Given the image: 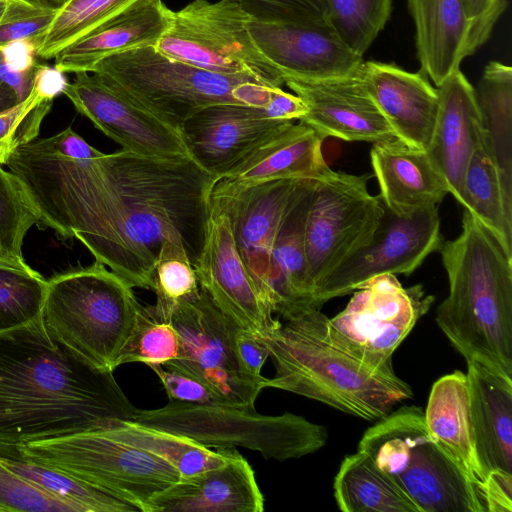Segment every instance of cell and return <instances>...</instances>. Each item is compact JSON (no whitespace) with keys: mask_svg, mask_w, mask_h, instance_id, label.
Instances as JSON below:
<instances>
[{"mask_svg":"<svg viewBox=\"0 0 512 512\" xmlns=\"http://www.w3.org/2000/svg\"><path fill=\"white\" fill-rule=\"evenodd\" d=\"M71 126L21 145L5 165L40 224L77 239L133 288L152 290L166 241L195 264L206 235L216 179L191 157L161 159L97 151Z\"/></svg>","mask_w":512,"mask_h":512,"instance_id":"obj_1","label":"cell"},{"mask_svg":"<svg viewBox=\"0 0 512 512\" xmlns=\"http://www.w3.org/2000/svg\"><path fill=\"white\" fill-rule=\"evenodd\" d=\"M136 409L112 371L55 340L42 316L0 331V444L107 429Z\"/></svg>","mask_w":512,"mask_h":512,"instance_id":"obj_2","label":"cell"},{"mask_svg":"<svg viewBox=\"0 0 512 512\" xmlns=\"http://www.w3.org/2000/svg\"><path fill=\"white\" fill-rule=\"evenodd\" d=\"M284 320L259 337L275 368L264 389L288 391L369 421L412 398V388L393 365H375L356 354L320 309Z\"/></svg>","mask_w":512,"mask_h":512,"instance_id":"obj_3","label":"cell"},{"mask_svg":"<svg viewBox=\"0 0 512 512\" xmlns=\"http://www.w3.org/2000/svg\"><path fill=\"white\" fill-rule=\"evenodd\" d=\"M438 251L449 281L439 328L466 362L512 378V255L466 209L460 235Z\"/></svg>","mask_w":512,"mask_h":512,"instance_id":"obj_4","label":"cell"},{"mask_svg":"<svg viewBox=\"0 0 512 512\" xmlns=\"http://www.w3.org/2000/svg\"><path fill=\"white\" fill-rule=\"evenodd\" d=\"M181 133L202 109L221 103L264 107L278 88L242 76L213 73L144 46L111 55L91 71Z\"/></svg>","mask_w":512,"mask_h":512,"instance_id":"obj_5","label":"cell"},{"mask_svg":"<svg viewBox=\"0 0 512 512\" xmlns=\"http://www.w3.org/2000/svg\"><path fill=\"white\" fill-rule=\"evenodd\" d=\"M140 307L133 287L95 261L47 280L41 316L55 340L94 367L113 372Z\"/></svg>","mask_w":512,"mask_h":512,"instance_id":"obj_6","label":"cell"},{"mask_svg":"<svg viewBox=\"0 0 512 512\" xmlns=\"http://www.w3.org/2000/svg\"><path fill=\"white\" fill-rule=\"evenodd\" d=\"M357 451L394 479L419 512H486L477 487L431 435L420 407L403 406L379 419Z\"/></svg>","mask_w":512,"mask_h":512,"instance_id":"obj_7","label":"cell"},{"mask_svg":"<svg viewBox=\"0 0 512 512\" xmlns=\"http://www.w3.org/2000/svg\"><path fill=\"white\" fill-rule=\"evenodd\" d=\"M132 421L172 432L208 447H243L265 459L284 461L314 453L328 440L322 425L293 414L262 415L254 408L170 401L136 409Z\"/></svg>","mask_w":512,"mask_h":512,"instance_id":"obj_8","label":"cell"},{"mask_svg":"<svg viewBox=\"0 0 512 512\" xmlns=\"http://www.w3.org/2000/svg\"><path fill=\"white\" fill-rule=\"evenodd\" d=\"M15 448L24 458L94 485L141 512H150L154 496L181 479L180 473L165 460L116 440L102 430L30 442Z\"/></svg>","mask_w":512,"mask_h":512,"instance_id":"obj_9","label":"cell"},{"mask_svg":"<svg viewBox=\"0 0 512 512\" xmlns=\"http://www.w3.org/2000/svg\"><path fill=\"white\" fill-rule=\"evenodd\" d=\"M250 19L235 0H193L172 11L169 28L155 48L168 58L200 69L282 88L283 75L263 56L249 33Z\"/></svg>","mask_w":512,"mask_h":512,"instance_id":"obj_10","label":"cell"},{"mask_svg":"<svg viewBox=\"0 0 512 512\" xmlns=\"http://www.w3.org/2000/svg\"><path fill=\"white\" fill-rule=\"evenodd\" d=\"M149 315L169 321L176 329L178 356L163 364L205 385L224 405L254 408L261 383L239 368L234 334L240 328L211 301L201 288L197 294L167 308L145 306Z\"/></svg>","mask_w":512,"mask_h":512,"instance_id":"obj_11","label":"cell"},{"mask_svg":"<svg viewBox=\"0 0 512 512\" xmlns=\"http://www.w3.org/2000/svg\"><path fill=\"white\" fill-rule=\"evenodd\" d=\"M369 175L332 170L314 176L305 225L308 272L315 289L322 279L372 240L384 214L368 190Z\"/></svg>","mask_w":512,"mask_h":512,"instance_id":"obj_12","label":"cell"},{"mask_svg":"<svg viewBox=\"0 0 512 512\" xmlns=\"http://www.w3.org/2000/svg\"><path fill=\"white\" fill-rule=\"evenodd\" d=\"M434 302L420 284L405 288L393 274L375 277L355 290L331 326L360 357L392 364L395 350Z\"/></svg>","mask_w":512,"mask_h":512,"instance_id":"obj_13","label":"cell"},{"mask_svg":"<svg viewBox=\"0 0 512 512\" xmlns=\"http://www.w3.org/2000/svg\"><path fill=\"white\" fill-rule=\"evenodd\" d=\"M437 207L401 217L384 206L381 222L368 245L327 274L314 293L315 305L347 295L385 274L413 273L443 243Z\"/></svg>","mask_w":512,"mask_h":512,"instance_id":"obj_14","label":"cell"},{"mask_svg":"<svg viewBox=\"0 0 512 512\" xmlns=\"http://www.w3.org/2000/svg\"><path fill=\"white\" fill-rule=\"evenodd\" d=\"M193 267L200 288L240 328L264 337L279 324L238 251L228 216L211 201L204 245Z\"/></svg>","mask_w":512,"mask_h":512,"instance_id":"obj_15","label":"cell"},{"mask_svg":"<svg viewBox=\"0 0 512 512\" xmlns=\"http://www.w3.org/2000/svg\"><path fill=\"white\" fill-rule=\"evenodd\" d=\"M75 109L123 150L140 156L190 157L181 133L92 72L75 74L63 93Z\"/></svg>","mask_w":512,"mask_h":512,"instance_id":"obj_16","label":"cell"},{"mask_svg":"<svg viewBox=\"0 0 512 512\" xmlns=\"http://www.w3.org/2000/svg\"><path fill=\"white\" fill-rule=\"evenodd\" d=\"M301 179L253 184L220 179L211 192L210 201L228 216L238 251L265 301L272 247Z\"/></svg>","mask_w":512,"mask_h":512,"instance_id":"obj_17","label":"cell"},{"mask_svg":"<svg viewBox=\"0 0 512 512\" xmlns=\"http://www.w3.org/2000/svg\"><path fill=\"white\" fill-rule=\"evenodd\" d=\"M293 122L272 118L265 106L221 103L192 116L181 135L189 156L218 181Z\"/></svg>","mask_w":512,"mask_h":512,"instance_id":"obj_18","label":"cell"},{"mask_svg":"<svg viewBox=\"0 0 512 512\" xmlns=\"http://www.w3.org/2000/svg\"><path fill=\"white\" fill-rule=\"evenodd\" d=\"M247 26L259 51L283 78L346 77L356 75L363 62L329 23H267L250 19Z\"/></svg>","mask_w":512,"mask_h":512,"instance_id":"obj_19","label":"cell"},{"mask_svg":"<svg viewBox=\"0 0 512 512\" xmlns=\"http://www.w3.org/2000/svg\"><path fill=\"white\" fill-rule=\"evenodd\" d=\"M284 84L305 104L298 121L324 139L336 137L353 142H385L395 136L356 75L305 80L284 77Z\"/></svg>","mask_w":512,"mask_h":512,"instance_id":"obj_20","label":"cell"},{"mask_svg":"<svg viewBox=\"0 0 512 512\" xmlns=\"http://www.w3.org/2000/svg\"><path fill=\"white\" fill-rule=\"evenodd\" d=\"M396 139L425 150L431 141L439 96L427 76L394 64L363 61L357 72Z\"/></svg>","mask_w":512,"mask_h":512,"instance_id":"obj_21","label":"cell"},{"mask_svg":"<svg viewBox=\"0 0 512 512\" xmlns=\"http://www.w3.org/2000/svg\"><path fill=\"white\" fill-rule=\"evenodd\" d=\"M436 88L439 106L426 153L460 204L465 171L484 137L481 114L475 89L460 69Z\"/></svg>","mask_w":512,"mask_h":512,"instance_id":"obj_22","label":"cell"},{"mask_svg":"<svg viewBox=\"0 0 512 512\" xmlns=\"http://www.w3.org/2000/svg\"><path fill=\"white\" fill-rule=\"evenodd\" d=\"M314 184L301 179L274 241L265 299L272 312L287 319L318 309L305 252V225Z\"/></svg>","mask_w":512,"mask_h":512,"instance_id":"obj_23","label":"cell"},{"mask_svg":"<svg viewBox=\"0 0 512 512\" xmlns=\"http://www.w3.org/2000/svg\"><path fill=\"white\" fill-rule=\"evenodd\" d=\"M171 13L162 0H134L59 51L54 66L64 73L91 72L111 55L156 46L169 28Z\"/></svg>","mask_w":512,"mask_h":512,"instance_id":"obj_24","label":"cell"},{"mask_svg":"<svg viewBox=\"0 0 512 512\" xmlns=\"http://www.w3.org/2000/svg\"><path fill=\"white\" fill-rule=\"evenodd\" d=\"M264 497L249 462L230 447L228 461L159 492L150 512H262Z\"/></svg>","mask_w":512,"mask_h":512,"instance_id":"obj_25","label":"cell"},{"mask_svg":"<svg viewBox=\"0 0 512 512\" xmlns=\"http://www.w3.org/2000/svg\"><path fill=\"white\" fill-rule=\"evenodd\" d=\"M371 166L384 206L401 217L436 207L448 193L447 185L425 150L398 139L374 143Z\"/></svg>","mask_w":512,"mask_h":512,"instance_id":"obj_26","label":"cell"},{"mask_svg":"<svg viewBox=\"0 0 512 512\" xmlns=\"http://www.w3.org/2000/svg\"><path fill=\"white\" fill-rule=\"evenodd\" d=\"M477 454L487 475L512 473V378L467 362Z\"/></svg>","mask_w":512,"mask_h":512,"instance_id":"obj_27","label":"cell"},{"mask_svg":"<svg viewBox=\"0 0 512 512\" xmlns=\"http://www.w3.org/2000/svg\"><path fill=\"white\" fill-rule=\"evenodd\" d=\"M421 71L436 87L470 56L471 21L465 0H408Z\"/></svg>","mask_w":512,"mask_h":512,"instance_id":"obj_28","label":"cell"},{"mask_svg":"<svg viewBox=\"0 0 512 512\" xmlns=\"http://www.w3.org/2000/svg\"><path fill=\"white\" fill-rule=\"evenodd\" d=\"M424 417L431 435L464 470L480 495L486 475L476 450L466 373L456 370L433 384Z\"/></svg>","mask_w":512,"mask_h":512,"instance_id":"obj_29","label":"cell"},{"mask_svg":"<svg viewBox=\"0 0 512 512\" xmlns=\"http://www.w3.org/2000/svg\"><path fill=\"white\" fill-rule=\"evenodd\" d=\"M324 138L299 121L284 127L251 152L222 179L242 184L275 179L313 178L326 164Z\"/></svg>","mask_w":512,"mask_h":512,"instance_id":"obj_30","label":"cell"},{"mask_svg":"<svg viewBox=\"0 0 512 512\" xmlns=\"http://www.w3.org/2000/svg\"><path fill=\"white\" fill-rule=\"evenodd\" d=\"M475 89L485 146L498 171L506 209L512 214V68L489 62Z\"/></svg>","mask_w":512,"mask_h":512,"instance_id":"obj_31","label":"cell"},{"mask_svg":"<svg viewBox=\"0 0 512 512\" xmlns=\"http://www.w3.org/2000/svg\"><path fill=\"white\" fill-rule=\"evenodd\" d=\"M333 490L344 512H419L396 481L359 451L343 459Z\"/></svg>","mask_w":512,"mask_h":512,"instance_id":"obj_32","label":"cell"},{"mask_svg":"<svg viewBox=\"0 0 512 512\" xmlns=\"http://www.w3.org/2000/svg\"><path fill=\"white\" fill-rule=\"evenodd\" d=\"M102 431L116 440L160 457L171 464L181 478L221 467L229 459L230 447L213 451L190 438L131 420H120Z\"/></svg>","mask_w":512,"mask_h":512,"instance_id":"obj_33","label":"cell"},{"mask_svg":"<svg viewBox=\"0 0 512 512\" xmlns=\"http://www.w3.org/2000/svg\"><path fill=\"white\" fill-rule=\"evenodd\" d=\"M0 459L28 482L79 512H139L135 506L94 485L24 458L13 445L0 444Z\"/></svg>","mask_w":512,"mask_h":512,"instance_id":"obj_34","label":"cell"},{"mask_svg":"<svg viewBox=\"0 0 512 512\" xmlns=\"http://www.w3.org/2000/svg\"><path fill=\"white\" fill-rule=\"evenodd\" d=\"M460 204L512 255V214L506 209L498 171L485 146L484 137L465 171Z\"/></svg>","mask_w":512,"mask_h":512,"instance_id":"obj_35","label":"cell"},{"mask_svg":"<svg viewBox=\"0 0 512 512\" xmlns=\"http://www.w3.org/2000/svg\"><path fill=\"white\" fill-rule=\"evenodd\" d=\"M134 0H70L57 11L41 38L37 57L54 59L68 44L110 18Z\"/></svg>","mask_w":512,"mask_h":512,"instance_id":"obj_36","label":"cell"},{"mask_svg":"<svg viewBox=\"0 0 512 512\" xmlns=\"http://www.w3.org/2000/svg\"><path fill=\"white\" fill-rule=\"evenodd\" d=\"M328 21L357 55L369 49L391 13V0H327Z\"/></svg>","mask_w":512,"mask_h":512,"instance_id":"obj_37","label":"cell"},{"mask_svg":"<svg viewBox=\"0 0 512 512\" xmlns=\"http://www.w3.org/2000/svg\"><path fill=\"white\" fill-rule=\"evenodd\" d=\"M39 224V216L20 183L0 164V255L18 268L31 269L22 246L30 228Z\"/></svg>","mask_w":512,"mask_h":512,"instance_id":"obj_38","label":"cell"},{"mask_svg":"<svg viewBox=\"0 0 512 512\" xmlns=\"http://www.w3.org/2000/svg\"><path fill=\"white\" fill-rule=\"evenodd\" d=\"M46 288L47 280L34 269L0 264V331L40 317Z\"/></svg>","mask_w":512,"mask_h":512,"instance_id":"obj_39","label":"cell"},{"mask_svg":"<svg viewBox=\"0 0 512 512\" xmlns=\"http://www.w3.org/2000/svg\"><path fill=\"white\" fill-rule=\"evenodd\" d=\"M179 348V336L173 325L167 320L153 318L141 305L117 366L131 362L163 365L177 358Z\"/></svg>","mask_w":512,"mask_h":512,"instance_id":"obj_40","label":"cell"},{"mask_svg":"<svg viewBox=\"0 0 512 512\" xmlns=\"http://www.w3.org/2000/svg\"><path fill=\"white\" fill-rule=\"evenodd\" d=\"M200 286L195 269L184 246L166 241L155 263L152 291L156 294L155 309L167 308L197 294Z\"/></svg>","mask_w":512,"mask_h":512,"instance_id":"obj_41","label":"cell"},{"mask_svg":"<svg viewBox=\"0 0 512 512\" xmlns=\"http://www.w3.org/2000/svg\"><path fill=\"white\" fill-rule=\"evenodd\" d=\"M53 105L34 89L22 101L0 112V164L21 145L37 139L41 124Z\"/></svg>","mask_w":512,"mask_h":512,"instance_id":"obj_42","label":"cell"},{"mask_svg":"<svg viewBox=\"0 0 512 512\" xmlns=\"http://www.w3.org/2000/svg\"><path fill=\"white\" fill-rule=\"evenodd\" d=\"M0 511L79 512L15 473L0 459Z\"/></svg>","mask_w":512,"mask_h":512,"instance_id":"obj_43","label":"cell"},{"mask_svg":"<svg viewBox=\"0 0 512 512\" xmlns=\"http://www.w3.org/2000/svg\"><path fill=\"white\" fill-rule=\"evenodd\" d=\"M253 20L267 23H329L327 0H235Z\"/></svg>","mask_w":512,"mask_h":512,"instance_id":"obj_44","label":"cell"},{"mask_svg":"<svg viewBox=\"0 0 512 512\" xmlns=\"http://www.w3.org/2000/svg\"><path fill=\"white\" fill-rule=\"evenodd\" d=\"M56 13L26 0H6L5 11L0 19V48L19 39H32L38 48Z\"/></svg>","mask_w":512,"mask_h":512,"instance_id":"obj_45","label":"cell"},{"mask_svg":"<svg viewBox=\"0 0 512 512\" xmlns=\"http://www.w3.org/2000/svg\"><path fill=\"white\" fill-rule=\"evenodd\" d=\"M148 367L160 379L170 401H180L198 405H224L205 385L192 376L161 364Z\"/></svg>","mask_w":512,"mask_h":512,"instance_id":"obj_46","label":"cell"},{"mask_svg":"<svg viewBox=\"0 0 512 512\" xmlns=\"http://www.w3.org/2000/svg\"><path fill=\"white\" fill-rule=\"evenodd\" d=\"M471 21L470 55L490 37L492 30L507 7V0H465Z\"/></svg>","mask_w":512,"mask_h":512,"instance_id":"obj_47","label":"cell"},{"mask_svg":"<svg viewBox=\"0 0 512 512\" xmlns=\"http://www.w3.org/2000/svg\"><path fill=\"white\" fill-rule=\"evenodd\" d=\"M233 344L240 370L263 386L265 377L262 376L261 371L269 357L264 342L249 331L238 328L234 334Z\"/></svg>","mask_w":512,"mask_h":512,"instance_id":"obj_48","label":"cell"},{"mask_svg":"<svg viewBox=\"0 0 512 512\" xmlns=\"http://www.w3.org/2000/svg\"><path fill=\"white\" fill-rule=\"evenodd\" d=\"M480 498L486 512H511L512 473L490 471L480 488Z\"/></svg>","mask_w":512,"mask_h":512,"instance_id":"obj_49","label":"cell"},{"mask_svg":"<svg viewBox=\"0 0 512 512\" xmlns=\"http://www.w3.org/2000/svg\"><path fill=\"white\" fill-rule=\"evenodd\" d=\"M6 65L14 72H31L37 65V43L32 39L11 41L1 48Z\"/></svg>","mask_w":512,"mask_h":512,"instance_id":"obj_50","label":"cell"},{"mask_svg":"<svg viewBox=\"0 0 512 512\" xmlns=\"http://www.w3.org/2000/svg\"><path fill=\"white\" fill-rule=\"evenodd\" d=\"M68 83L65 73L55 66L38 63L35 66L32 89L42 98L54 101L64 93Z\"/></svg>","mask_w":512,"mask_h":512,"instance_id":"obj_51","label":"cell"},{"mask_svg":"<svg viewBox=\"0 0 512 512\" xmlns=\"http://www.w3.org/2000/svg\"><path fill=\"white\" fill-rule=\"evenodd\" d=\"M19 101L15 94L0 84V112L14 106Z\"/></svg>","mask_w":512,"mask_h":512,"instance_id":"obj_52","label":"cell"},{"mask_svg":"<svg viewBox=\"0 0 512 512\" xmlns=\"http://www.w3.org/2000/svg\"><path fill=\"white\" fill-rule=\"evenodd\" d=\"M37 6L47 8L54 11H59L65 6L70 0H26Z\"/></svg>","mask_w":512,"mask_h":512,"instance_id":"obj_53","label":"cell"},{"mask_svg":"<svg viewBox=\"0 0 512 512\" xmlns=\"http://www.w3.org/2000/svg\"><path fill=\"white\" fill-rule=\"evenodd\" d=\"M6 7V0L0 1V19L2 18Z\"/></svg>","mask_w":512,"mask_h":512,"instance_id":"obj_54","label":"cell"},{"mask_svg":"<svg viewBox=\"0 0 512 512\" xmlns=\"http://www.w3.org/2000/svg\"><path fill=\"white\" fill-rule=\"evenodd\" d=\"M0 264L18 268L16 266H14L13 264H11L9 261L5 260L1 255H0Z\"/></svg>","mask_w":512,"mask_h":512,"instance_id":"obj_55","label":"cell"},{"mask_svg":"<svg viewBox=\"0 0 512 512\" xmlns=\"http://www.w3.org/2000/svg\"><path fill=\"white\" fill-rule=\"evenodd\" d=\"M0 1H3V0H0Z\"/></svg>","mask_w":512,"mask_h":512,"instance_id":"obj_56","label":"cell"}]
</instances>
